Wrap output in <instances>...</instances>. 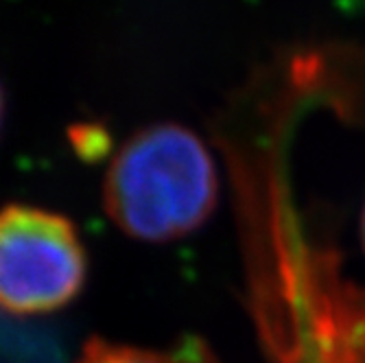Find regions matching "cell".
I'll return each instance as SVG.
<instances>
[{"mask_svg": "<svg viewBox=\"0 0 365 363\" xmlns=\"http://www.w3.org/2000/svg\"><path fill=\"white\" fill-rule=\"evenodd\" d=\"M219 202L217 164L190 127L153 123L134 131L112 155L103 208L123 235L169 243L192 235Z\"/></svg>", "mask_w": 365, "mask_h": 363, "instance_id": "1", "label": "cell"}, {"mask_svg": "<svg viewBox=\"0 0 365 363\" xmlns=\"http://www.w3.org/2000/svg\"><path fill=\"white\" fill-rule=\"evenodd\" d=\"M86 282L88 252L73 219L31 204L0 208V311L44 317L71 307Z\"/></svg>", "mask_w": 365, "mask_h": 363, "instance_id": "2", "label": "cell"}, {"mask_svg": "<svg viewBox=\"0 0 365 363\" xmlns=\"http://www.w3.org/2000/svg\"><path fill=\"white\" fill-rule=\"evenodd\" d=\"M75 363H188L186 359L167 357L147 348L108 342L103 337H92L81 348V354Z\"/></svg>", "mask_w": 365, "mask_h": 363, "instance_id": "3", "label": "cell"}, {"mask_svg": "<svg viewBox=\"0 0 365 363\" xmlns=\"http://www.w3.org/2000/svg\"><path fill=\"white\" fill-rule=\"evenodd\" d=\"M68 143L83 162H101L112 151L110 129L96 121H79L68 127Z\"/></svg>", "mask_w": 365, "mask_h": 363, "instance_id": "4", "label": "cell"}, {"mask_svg": "<svg viewBox=\"0 0 365 363\" xmlns=\"http://www.w3.org/2000/svg\"><path fill=\"white\" fill-rule=\"evenodd\" d=\"M5 112H7V101H5V88H3V81H0V131H3V123H5Z\"/></svg>", "mask_w": 365, "mask_h": 363, "instance_id": "5", "label": "cell"}, {"mask_svg": "<svg viewBox=\"0 0 365 363\" xmlns=\"http://www.w3.org/2000/svg\"><path fill=\"white\" fill-rule=\"evenodd\" d=\"M363 245H365V210H363Z\"/></svg>", "mask_w": 365, "mask_h": 363, "instance_id": "6", "label": "cell"}]
</instances>
